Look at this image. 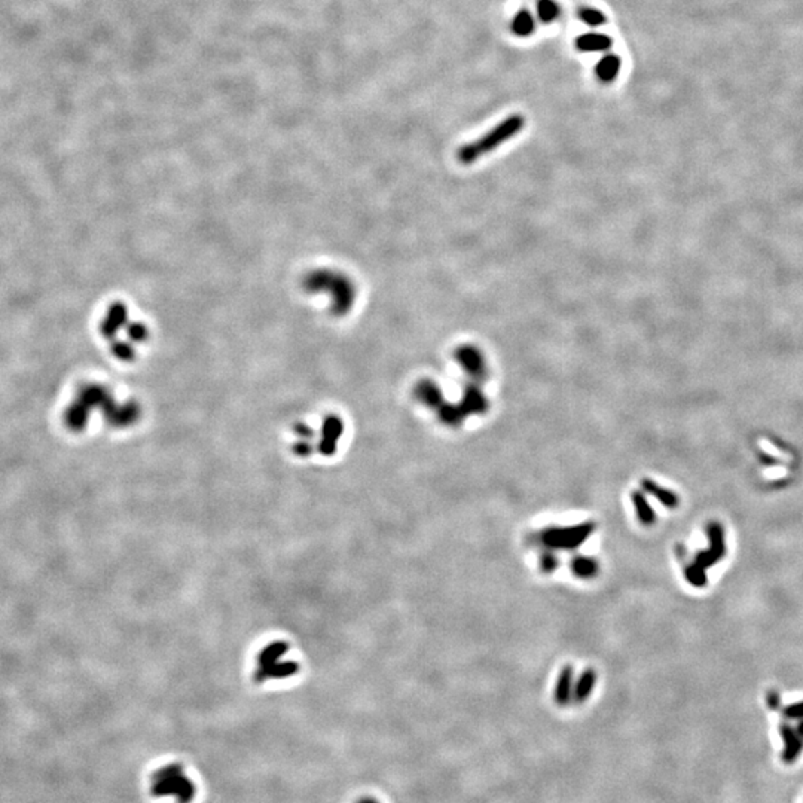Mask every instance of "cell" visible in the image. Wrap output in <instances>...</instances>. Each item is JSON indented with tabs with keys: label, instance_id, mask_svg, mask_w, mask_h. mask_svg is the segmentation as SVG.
<instances>
[{
	"label": "cell",
	"instance_id": "cell-13",
	"mask_svg": "<svg viewBox=\"0 0 803 803\" xmlns=\"http://www.w3.org/2000/svg\"><path fill=\"white\" fill-rule=\"evenodd\" d=\"M579 18L584 24H588L591 27H600L602 24H606L607 18L604 15L600 9L597 8H591V6H583L578 11Z\"/></svg>",
	"mask_w": 803,
	"mask_h": 803
},
{
	"label": "cell",
	"instance_id": "cell-9",
	"mask_svg": "<svg viewBox=\"0 0 803 803\" xmlns=\"http://www.w3.org/2000/svg\"><path fill=\"white\" fill-rule=\"evenodd\" d=\"M595 683H597V674H595V671L593 670L584 671L579 677L576 686H574L573 698L576 699L579 703L587 701L592 695Z\"/></svg>",
	"mask_w": 803,
	"mask_h": 803
},
{
	"label": "cell",
	"instance_id": "cell-18",
	"mask_svg": "<svg viewBox=\"0 0 803 803\" xmlns=\"http://www.w3.org/2000/svg\"><path fill=\"white\" fill-rule=\"evenodd\" d=\"M357 803H380V802L376 800L375 797H372V796H364V797H362Z\"/></svg>",
	"mask_w": 803,
	"mask_h": 803
},
{
	"label": "cell",
	"instance_id": "cell-12",
	"mask_svg": "<svg viewBox=\"0 0 803 803\" xmlns=\"http://www.w3.org/2000/svg\"><path fill=\"white\" fill-rule=\"evenodd\" d=\"M537 15L540 21L551 24L561 15V6L555 0H537Z\"/></svg>",
	"mask_w": 803,
	"mask_h": 803
},
{
	"label": "cell",
	"instance_id": "cell-1",
	"mask_svg": "<svg viewBox=\"0 0 803 803\" xmlns=\"http://www.w3.org/2000/svg\"><path fill=\"white\" fill-rule=\"evenodd\" d=\"M151 795L155 797L172 796L177 803H191L196 795V787L192 779L186 777L181 763H168L154 772Z\"/></svg>",
	"mask_w": 803,
	"mask_h": 803
},
{
	"label": "cell",
	"instance_id": "cell-6",
	"mask_svg": "<svg viewBox=\"0 0 803 803\" xmlns=\"http://www.w3.org/2000/svg\"><path fill=\"white\" fill-rule=\"evenodd\" d=\"M620 67H622L620 57L616 54H609L606 57H602L597 63V66H595V75H597L601 82L609 84L618 77Z\"/></svg>",
	"mask_w": 803,
	"mask_h": 803
},
{
	"label": "cell",
	"instance_id": "cell-5",
	"mask_svg": "<svg viewBox=\"0 0 803 803\" xmlns=\"http://www.w3.org/2000/svg\"><path fill=\"white\" fill-rule=\"evenodd\" d=\"M611 45V37L604 33H584L576 39V48L582 53H602Z\"/></svg>",
	"mask_w": 803,
	"mask_h": 803
},
{
	"label": "cell",
	"instance_id": "cell-10",
	"mask_svg": "<svg viewBox=\"0 0 803 803\" xmlns=\"http://www.w3.org/2000/svg\"><path fill=\"white\" fill-rule=\"evenodd\" d=\"M534 28L535 23L531 12L527 11V9H521L512 21V32L519 37H527L534 32Z\"/></svg>",
	"mask_w": 803,
	"mask_h": 803
},
{
	"label": "cell",
	"instance_id": "cell-17",
	"mask_svg": "<svg viewBox=\"0 0 803 803\" xmlns=\"http://www.w3.org/2000/svg\"><path fill=\"white\" fill-rule=\"evenodd\" d=\"M784 714H786L787 719H795V720L803 719V703H797V705L788 707L784 711Z\"/></svg>",
	"mask_w": 803,
	"mask_h": 803
},
{
	"label": "cell",
	"instance_id": "cell-7",
	"mask_svg": "<svg viewBox=\"0 0 803 803\" xmlns=\"http://www.w3.org/2000/svg\"><path fill=\"white\" fill-rule=\"evenodd\" d=\"M574 695L573 686V670L570 665L565 667L557 681V687H555V701L558 705H569Z\"/></svg>",
	"mask_w": 803,
	"mask_h": 803
},
{
	"label": "cell",
	"instance_id": "cell-15",
	"mask_svg": "<svg viewBox=\"0 0 803 803\" xmlns=\"http://www.w3.org/2000/svg\"><path fill=\"white\" fill-rule=\"evenodd\" d=\"M632 501H634V504H636V509L638 512V518L643 522H650L652 521V510L647 506V503L644 501L643 495L632 494Z\"/></svg>",
	"mask_w": 803,
	"mask_h": 803
},
{
	"label": "cell",
	"instance_id": "cell-8",
	"mask_svg": "<svg viewBox=\"0 0 803 803\" xmlns=\"http://www.w3.org/2000/svg\"><path fill=\"white\" fill-rule=\"evenodd\" d=\"M571 571L579 579H592L600 571V564L591 557H576L571 561Z\"/></svg>",
	"mask_w": 803,
	"mask_h": 803
},
{
	"label": "cell",
	"instance_id": "cell-11",
	"mask_svg": "<svg viewBox=\"0 0 803 803\" xmlns=\"http://www.w3.org/2000/svg\"><path fill=\"white\" fill-rule=\"evenodd\" d=\"M459 360L464 366L465 371L472 373H482L483 369V359L481 354L474 349H463L459 354Z\"/></svg>",
	"mask_w": 803,
	"mask_h": 803
},
{
	"label": "cell",
	"instance_id": "cell-4",
	"mask_svg": "<svg viewBox=\"0 0 803 803\" xmlns=\"http://www.w3.org/2000/svg\"><path fill=\"white\" fill-rule=\"evenodd\" d=\"M779 732L782 739H784V751H782L781 756L782 762L786 765H793L803 751V737L796 730V728H791L787 723L779 726Z\"/></svg>",
	"mask_w": 803,
	"mask_h": 803
},
{
	"label": "cell",
	"instance_id": "cell-3",
	"mask_svg": "<svg viewBox=\"0 0 803 803\" xmlns=\"http://www.w3.org/2000/svg\"><path fill=\"white\" fill-rule=\"evenodd\" d=\"M593 524H580L573 527H549L540 531L539 542L548 549H574L591 537Z\"/></svg>",
	"mask_w": 803,
	"mask_h": 803
},
{
	"label": "cell",
	"instance_id": "cell-16",
	"mask_svg": "<svg viewBox=\"0 0 803 803\" xmlns=\"http://www.w3.org/2000/svg\"><path fill=\"white\" fill-rule=\"evenodd\" d=\"M558 558L552 552H544L540 557V569L543 573H553L558 567Z\"/></svg>",
	"mask_w": 803,
	"mask_h": 803
},
{
	"label": "cell",
	"instance_id": "cell-14",
	"mask_svg": "<svg viewBox=\"0 0 803 803\" xmlns=\"http://www.w3.org/2000/svg\"><path fill=\"white\" fill-rule=\"evenodd\" d=\"M418 396L420 399L429 406H438L441 402V391L436 389V385L430 382H424L420 385Z\"/></svg>",
	"mask_w": 803,
	"mask_h": 803
},
{
	"label": "cell",
	"instance_id": "cell-2",
	"mask_svg": "<svg viewBox=\"0 0 803 803\" xmlns=\"http://www.w3.org/2000/svg\"><path fill=\"white\" fill-rule=\"evenodd\" d=\"M524 125L525 119L522 115L508 116L497 127H494L487 134L478 138V140L464 145L459 151V160L463 164L474 163L478 158L497 149L504 142L510 140L513 136H517L522 130Z\"/></svg>",
	"mask_w": 803,
	"mask_h": 803
}]
</instances>
